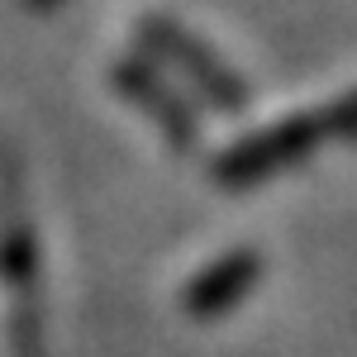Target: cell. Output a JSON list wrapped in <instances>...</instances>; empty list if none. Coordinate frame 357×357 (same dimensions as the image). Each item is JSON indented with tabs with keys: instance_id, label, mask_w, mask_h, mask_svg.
<instances>
[{
	"instance_id": "obj_1",
	"label": "cell",
	"mask_w": 357,
	"mask_h": 357,
	"mask_svg": "<svg viewBox=\"0 0 357 357\" xmlns=\"http://www.w3.org/2000/svg\"><path fill=\"white\" fill-rule=\"evenodd\" d=\"M229 276H215V281H205V291H195L191 296V305L205 314V305H224L229 301V291H238L248 276H252V262H234V267H224Z\"/></svg>"
}]
</instances>
